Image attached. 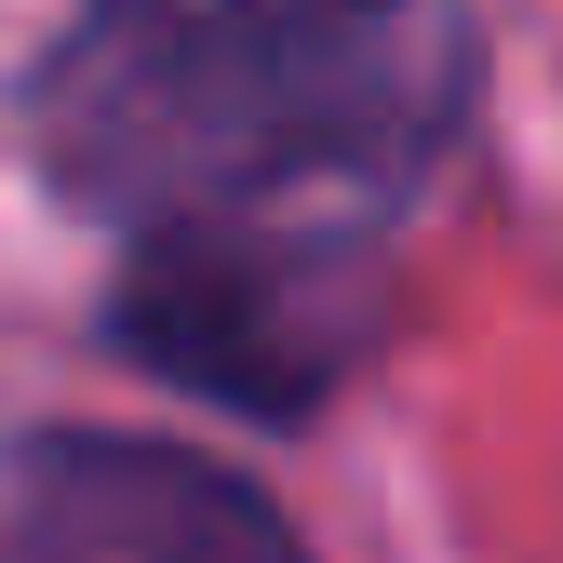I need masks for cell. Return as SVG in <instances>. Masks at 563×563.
I'll use <instances>...</instances> for the list:
<instances>
[{"instance_id": "6da1fadb", "label": "cell", "mask_w": 563, "mask_h": 563, "mask_svg": "<svg viewBox=\"0 0 563 563\" xmlns=\"http://www.w3.org/2000/svg\"><path fill=\"white\" fill-rule=\"evenodd\" d=\"M483 121V0H81L27 67V148L121 242H376Z\"/></svg>"}, {"instance_id": "7a4b0ae2", "label": "cell", "mask_w": 563, "mask_h": 563, "mask_svg": "<svg viewBox=\"0 0 563 563\" xmlns=\"http://www.w3.org/2000/svg\"><path fill=\"white\" fill-rule=\"evenodd\" d=\"M108 349L216 416L309 430L376 349V242H296V229H175L121 242Z\"/></svg>"}, {"instance_id": "3957f363", "label": "cell", "mask_w": 563, "mask_h": 563, "mask_svg": "<svg viewBox=\"0 0 563 563\" xmlns=\"http://www.w3.org/2000/svg\"><path fill=\"white\" fill-rule=\"evenodd\" d=\"M0 563H322L255 470L162 430H27L0 456Z\"/></svg>"}]
</instances>
